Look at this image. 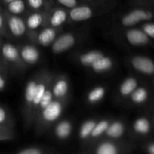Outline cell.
Masks as SVG:
<instances>
[{
  "label": "cell",
  "mask_w": 154,
  "mask_h": 154,
  "mask_svg": "<svg viewBox=\"0 0 154 154\" xmlns=\"http://www.w3.org/2000/svg\"><path fill=\"white\" fill-rule=\"evenodd\" d=\"M153 17V14L150 11L141 8L134 9L123 17L121 23L126 27H131L141 21L150 20Z\"/></svg>",
  "instance_id": "1"
},
{
  "label": "cell",
  "mask_w": 154,
  "mask_h": 154,
  "mask_svg": "<svg viewBox=\"0 0 154 154\" xmlns=\"http://www.w3.org/2000/svg\"><path fill=\"white\" fill-rule=\"evenodd\" d=\"M63 106L61 102L53 100L45 109L42 111V120L48 123L56 121L63 113Z\"/></svg>",
  "instance_id": "2"
},
{
  "label": "cell",
  "mask_w": 154,
  "mask_h": 154,
  "mask_svg": "<svg viewBox=\"0 0 154 154\" xmlns=\"http://www.w3.org/2000/svg\"><path fill=\"white\" fill-rule=\"evenodd\" d=\"M76 39L71 33H66L60 35L54 41L52 51L55 54H61L70 49L75 45Z\"/></svg>",
  "instance_id": "3"
},
{
  "label": "cell",
  "mask_w": 154,
  "mask_h": 154,
  "mask_svg": "<svg viewBox=\"0 0 154 154\" xmlns=\"http://www.w3.org/2000/svg\"><path fill=\"white\" fill-rule=\"evenodd\" d=\"M132 66L134 69L144 75L154 74V63L150 59L142 56H136L132 59Z\"/></svg>",
  "instance_id": "4"
},
{
  "label": "cell",
  "mask_w": 154,
  "mask_h": 154,
  "mask_svg": "<svg viewBox=\"0 0 154 154\" xmlns=\"http://www.w3.org/2000/svg\"><path fill=\"white\" fill-rule=\"evenodd\" d=\"M128 42L133 46H143L148 43L149 37L143 30L130 29L126 33Z\"/></svg>",
  "instance_id": "5"
},
{
  "label": "cell",
  "mask_w": 154,
  "mask_h": 154,
  "mask_svg": "<svg viewBox=\"0 0 154 154\" xmlns=\"http://www.w3.org/2000/svg\"><path fill=\"white\" fill-rule=\"evenodd\" d=\"M93 11L90 6L77 5L72 8L69 12V17L75 22L84 21L90 19L93 16Z\"/></svg>",
  "instance_id": "6"
},
{
  "label": "cell",
  "mask_w": 154,
  "mask_h": 154,
  "mask_svg": "<svg viewBox=\"0 0 154 154\" xmlns=\"http://www.w3.org/2000/svg\"><path fill=\"white\" fill-rule=\"evenodd\" d=\"M7 25L9 31L16 37L22 36L26 32V24L20 17L10 16L7 18Z\"/></svg>",
  "instance_id": "7"
},
{
  "label": "cell",
  "mask_w": 154,
  "mask_h": 154,
  "mask_svg": "<svg viewBox=\"0 0 154 154\" xmlns=\"http://www.w3.org/2000/svg\"><path fill=\"white\" fill-rule=\"evenodd\" d=\"M21 58L29 64H35L39 60L40 54L35 47L32 45H26L20 52Z\"/></svg>",
  "instance_id": "8"
},
{
  "label": "cell",
  "mask_w": 154,
  "mask_h": 154,
  "mask_svg": "<svg viewBox=\"0 0 154 154\" xmlns=\"http://www.w3.org/2000/svg\"><path fill=\"white\" fill-rule=\"evenodd\" d=\"M1 54L3 58L10 63H14L19 60L20 52L17 48L11 43L3 44L1 48Z\"/></svg>",
  "instance_id": "9"
},
{
  "label": "cell",
  "mask_w": 154,
  "mask_h": 154,
  "mask_svg": "<svg viewBox=\"0 0 154 154\" xmlns=\"http://www.w3.org/2000/svg\"><path fill=\"white\" fill-rule=\"evenodd\" d=\"M113 64L114 63H113L112 59L110 58L109 57L102 56V57L96 60L91 65L90 67L94 72H98V73H102V72H105L110 70L113 67Z\"/></svg>",
  "instance_id": "10"
},
{
  "label": "cell",
  "mask_w": 154,
  "mask_h": 154,
  "mask_svg": "<svg viewBox=\"0 0 154 154\" xmlns=\"http://www.w3.org/2000/svg\"><path fill=\"white\" fill-rule=\"evenodd\" d=\"M69 88V84L68 81L65 78H60L57 80L52 87V93L54 97L57 99H62L65 97L68 93Z\"/></svg>",
  "instance_id": "11"
},
{
  "label": "cell",
  "mask_w": 154,
  "mask_h": 154,
  "mask_svg": "<svg viewBox=\"0 0 154 154\" xmlns=\"http://www.w3.org/2000/svg\"><path fill=\"white\" fill-rule=\"evenodd\" d=\"M72 132V125L68 120H63L57 125L55 128V134L60 139H66L70 136Z\"/></svg>",
  "instance_id": "12"
},
{
  "label": "cell",
  "mask_w": 154,
  "mask_h": 154,
  "mask_svg": "<svg viewBox=\"0 0 154 154\" xmlns=\"http://www.w3.org/2000/svg\"><path fill=\"white\" fill-rule=\"evenodd\" d=\"M125 126L120 121H114L109 123L105 133L108 137L112 138H119L124 134Z\"/></svg>",
  "instance_id": "13"
},
{
  "label": "cell",
  "mask_w": 154,
  "mask_h": 154,
  "mask_svg": "<svg viewBox=\"0 0 154 154\" xmlns=\"http://www.w3.org/2000/svg\"><path fill=\"white\" fill-rule=\"evenodd\" d=\"M56 31L53 28L48 27L41 32L38 35V41L42 46H48L54 42L56 38Z\"/></svg>",
  "instance_id": "14"
},
{
  "label": "cell",
  "mask_w": 154,
  "mask_h": 154,
  "mask_svg": "<svg viewBox=\"0 0 154 154\" xmlns=\"http://www.w3.org/2000/svg\"><path fill=\"white\" fill-rule=\"evenodd\" d=\"M102 56H104V54L101 51H90L85 54H81L79 57V61L84 66L90 67L96 60L102 57Z\"/></svg>",
  "instance_id": "15"
},
{
  "label": "cell",
  "mask_w": 154,
  "mask_h": 154,
  "mask_svg": "<svg viewBox=\"0 0 154 154\" xmlns=\"http://www.w3.org/2000/svg\"><path fill=\"white\" fill-rule=\"evenodd\" d=\"M138 87V81L135 78H126L120 87V93L123 96H128Z\"/></svg>",
  "instance_id": "16"
},
{
  "label": "cell",
  "mask_w": 154,
  "mask_h": 154,
  "mask_svg": "<svg viewBox=\"0 0 154 154\" xmlns=\"http://www.w3.org/2000/svg\"><path fill=\"white\" fill-rule=\"evenodd\" d=\"M38 81L36 79H32L27 83L25 88V93H24V98H25V102L26 106L29 108L32 107L33 99L35 96V87L37 85Z\"/></svg>",
  "instance_id": "17"
},
{
  "label": "cell",
  "mask_w": 154,
  "mask_h": 154,
  "mask_svg": "<svg viewBox=\"0 0 154 154\" xmlns=\"http://www.w3.org/2000/svg\"><path fill=\"white\" fill-rule=\"evenodd\" d=\"M66 18H67V13L66 11L62 8H57L53 12L50 19V22L53 27H59L66 22Z\"/></svg>",
  "instance_id": "18"
},
{
  "label": "cell",
  "mask_w": 154,
  "mask_h": 154,
  "mask_svg": "<svg viewBox=\"0 0 154 154\" xmlns=\"http://www.w3.org/2000/svg\"><path fill=\"white\" fill-rule=\"evenodd\" d=\"M48 89V84L47 82L45 81H38L37 85L35 87V96L33 99L32 107L35 109L38 108L39 103L42 97L43 96L44 93H45L46 90Z\"/></svg>",
  "instance_id": "19"
},
{
  "label": "cell",
  "mask_w": 154,
  "mask_h": 154,
  "mask_svg": "<svg viewBox=\"0 0 154 154\" xmlns=\"http://www.w3.org/2000/svg\"><path fill=\"white\" fill-rule=\"evenodd\" d=\"M106 90L103 87H96L89 92L87 95V101L90 104H95L102 100L105 96Z\"/></svg>",
  "instance_id": "20"
},
{
  "label": "cell",
  "mask_w": 154,
  "mask_h": 154,
  "mask_svg": "<svg viewBox=\"0 0 154 154\" xmlns=\"http://www.w3.org/2000/svg\"><path fill=\"white\" fill-rule=\"evenodd\" d=\"M134 130L141 135H146L150 130V123L147 118L140 117L137 119L133 124Z\"/></svg>",
  "instance_id": "21"
},
{
  "label": "cell",
  "mask_w": 154,
  "mask_h": 154,
  "mask_svg": "<svg viewBox=\"0 0 154 154\" xmlns=\"http://www.w3.org/2000/svg\"><path fill=\"white\" fill-rule=\"evenodd\" d=\"M7 11L13 14H20L25 11L26 4L24 0H14L5 5Z\"/></svg>",
  "instance_id": "22"
},
{
  "label": "cell",
  "mask_w": 154,
  "mask_h": 154,
  "mask_svg": "<svg viewBox=\"0 0 154 154\" xmlns=\"http://www.w3.org/2000/svg\"><path fill=\"white\" fill-rule=\"evenodd\" d=\"M96 122L93 120H86L82 123L79 130V136L81 139H87L90 136L92 131L96 125Z\"/></svg>",
  "instance_id": "23"
},
{
  "label": "cell",
  "mask_w": 154,
  "mask_h": 154,
  "mask_svg": "<svg viewBox=\"0 0 154 154\" xmlns=\"http://www.w3.org/2000/svg\"><path fill=\"white\" fill-rule=\"evenodd\" d=\"M148 97L147 90L144 87L136 88L131 93V99L135 104H142Z\"/></svg>",
  "instance_id": "24"
},
{
  "label": "cell",
  "mask_w": 154,
  "mask_h": 154,
  "mask_svg": "<svg viewBox=\"0 0 154 154\" xmlns=\"http://www.w3.org/2000/svg\"><path fill=\"white\" fill-rule=\"evenodd\" d=\"M96 152L98 154H117L118 153V149L113 143L105 141L99 144Z\"/></svg>",
  "instance_id": "25"
},
{
  "label": "cell",
  "mask_w": 154,
  "mask_h": 154,
  "mask_svg": "<svg viewBox=\"0 0 154 154\" xmlns=\"http://www.w3.org/2000/svg\"><path fill=\"white\" fill-rule=\"evenodd\" d=\"M43 23V16L42 14L34 13L30 15L26 20V25L31 29L38 28Z\"/></svg>",
  "instance_id": "26"
},
{
  "label": "cell",
  "mask_w": 154,
  "mask_h": 154,
  "mask_svg": "<svg viewBox=\"0 0 154 154\" xmlns=\"http://www.w3.org/2000/svg\"><path fill=\"white\" fill-rule=\"evenodd\" d=\"M108 125H109V122L105 120H102L96 123L91 134H90V136L92 138H98V137H99L104 132H105Z\"/></svg>",
  "instance_id": "27"
},
{
  "label": "cell",
  "mask_w": 154,
  "mask_h": 154,
  "mask_svg": "<svg viewBox=\"0 0 154 154\" xmlns=\"http://www.w3.org/2000/svg\"><path fill=\"white\" fill-rule=\"evenodd\" d=\"M54 95L52 93V90H50L48 89H47L45 93H44L43 96L42 97L40 101V103H39L38 108L40 111H42L43 109H45L53 100H54Z\"/></svg>",
  "instance_id": "28"
},
{
  "label": "cell",
  "mask_w": 154,
  "mask_h": 154,
  "mask_svg": "<svg viewBox=\"0 0 154 154\" xmlns=\"http://www.w3.org/2000/svg\"><path fill=\"white\" fill-rule=\"evenodd\" d=\"M142 30L149 38H154V23H148L144 24L143 26Z\"/></svg>",
  "instance_id": "29"
},
{
  "label": "cell",
  "mask_w": 154,
  "mask_h": 154,
  "mask_svg": "<svg viewBox=\"0 0 154 154\" xmlns=\"http://www.w3.org/2000/svg\"><path fill=\"white\" fill-rule=\"evenodd\" d=\"M29 5L35 10L40 9L45 3V0H26Z\"/></svg>",
  "instance_id": "30"
},
{
  "label": "cell",
  "mask_w": 154,
  "mask_h": 154,
  "mask_svg": "<svg viewBox=\"0 0 154 154\" xmlns=\"http://www.w3.org/2000/svg\"><path fill=\"white\" fill-rule=\"evenodd\" d=\"M57 2L69 8H72L78 5V0H57Z\"/></svg>",
  "instance_id": "31"
},
{
  "label": "cell",
  "mask_w": 154,
  "mask_h": 154,
  "mask_svg": "<svg viewBox=\"0 0 154 154\" xmlns=\"http://www.w3.org/2000/svg\"><path fill=\"white\" fill-rule=\"evenodd\" d=\"M19 154H41L42 153V150L36 147H30V148L24 149L18 152Z\"/></svg>",
  "instance_id": "32"
},
{
  "label": "cell",
  "mask_w": 154,
  "mask_h": 154,
  "mask_svg": "<svg viewBox=\"0 0 154 154\" xmlns=\"http://www.w3.org/2000/svg\"><path fill=\"white\" fill-rule=\"evenodd\" d=\"M8 120V114L7 111L3 108L2 107L0 106V125H4L6 123Z\"/></svg>",
  "instance_id": "33"
},
{
  "label": "cell",
  "mask_w": 154,
  "mask_h": 154,
  "mask_svg": "<svg viewBox=\"0 0 154 154\" xmlns=\"http://www.w3.org/2000/svg\"><path fill=\"white\" fill-rule=\"evenodd\" d=\"M6 86V81L5 78H4L2 74H0V91L3 90Z\"/></svg>",
  "instance_id": "34"
},
{
  "label": "cell",
  "mask_w": 154,
  "mask_h": 154,
  "mask_svg": "<svg viewBox=\"0 0 154 154\" xmlns=\"http://www.w3.org/2000/svg\"><path fill=\"white\" fill-rule=\"evenodd\" d=\"M0 135H4V136H9L8 131L7 128L4 125H0Z\"/></svg>",
  "instance_id": "35"
},
{
  "label": "cell",
  "mask_w": 154,
  "mask_h": 154,
  "mask_svg": "<svg viewBox=\"0 0 154 154\" xmlns=\"http://www.w3.org/2000/svg\"><path fill=\"white\" fill-rule=\"evenodd\" d=\"M5 26V17L0 12V32L4 29Z\"/></svg>",
  "instance_id": "36"
},
{
  "label": "cell",
  "mask_w": 154,
  "mask_h": 154,
  "mask_svg": "<svg viewBox=\"0 0 154 154\" xmlns=\"http://www.w3.org/2000/svg\"><path fill=\"white\" fill-rule=\"evenodd\" d=\"M147 151L150 154H154V144H152L148 146V147H147Z\"/></svg>",
  "instance_id": "37"
},
{
  "label": "cell",
  "mask_w": 154,
  "mask_h": 154,
  "mask_svg": "<svg viewBox=\"0 0 154 154\" xmlns=\"http://www.w3.org/2000/svg\"><path fill=\"white\" fill-rule=\"evenodd\" d=\"M14 1V0H0V5H5L8 4L11 2Z\"/></svg>",
  "instance_id": "38"
},
{
  "label": "cell",
  "mask_w": 154,
  "mask_h": 154,
  "mask_svg": "<svg viewBox=\"0 0 154 154\" xmlns=\"http://www.w3.org/2000/svg\"><path fill=\"white\" fill-rule=\"evenodd\" d=\"M10 138L9 136H4V135H0V141H5V140H8Z\"/></svg>",
  "instance_id": "39"
},
{
  "label": "cell",
  "mask_w": 154,
  "mask_h": 154,
  "mask_svg": "<svg viewBox=\"0 0 154 154\" xmlns=\"http://www.w3.org/2000/svg\"><path fill=\"white\" fill-rule=\"evenodd\" d=\"M47 2H51L53 1V0H46Z\"/></svg>",
  "instance_id": "40"
},
{
  "label": "cell",
  "mask_w": 154,
  "mask_h": 154,
  "mask_svg": "<svg viewBox=\"0 0 154 154\" xmlns=\"http://www.w3.org/2000/svg\"><path fill=\"white\" fill-rule=\"evenodd\" d=\"M0 66H1V59H0Z\"/></svg>",
  "instance_id": "41"
},
{
  "label": "cell",
  "mask_w": 154,
  "mask_h": 154,
  "mask_svg": "<svg viewBox=\"0 0 154 154\" xmlns=\"http://www.w3.org/2000/svg\"><path fill=\"white\" fill-rule=\"evenodd\" d=\"M89 1H90V0H89Z\"/></svg>",
  "instance_id": "42"
}]
</instances>
